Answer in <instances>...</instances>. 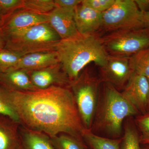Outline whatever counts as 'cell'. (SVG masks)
Wrapping results in <instances>:
<instances>
[{
    "label": "cell",
    "mask_w": 149,
    "mask_h": 149,
    "mask_svg": "<svg viewBox=\"0 0 149 149\" xmlns=\"http://www.w3.org/2000/svg\"><path fill=\"white\" fill-rule=\"evenodd\" d=\"M115 1L116 0H83L82 3L94 10L103 13L110 8Z\"/></svg>",
    "instance_id": "484cf974"
},
{
    "label": "cell",
    "mask_w": 149,
    "mask_h": 149,
    "mask_svg": "<svg viewBox=\"0 0 149 149\" xmlns=\"http://www.w3.org/2000/svg\"><path fill=\"white\" fill-rule=\"evenodd\" d=\"M141 20L144 28L149 29V12H141Z\"/></svg>",
    "instance_id": "f546056e"
},
{
    "label": "cell",
    "mask_w": 149,
    "mask_h": 149,
    "mask_svg": "<svg viewBox=\"0 0 149 149\" xmlns=\"http://www.w3.org/2000/svg\"><path fill=\"white\" fill-rule=\"evenodd\" d=\"M0 85L13 92L38 90L32 83L28 71L22 69L0 72Z\"/></svg>",
    "instance_id": "9a60e30c"
},
{
    "label": "cell",
    "mask_w": 149,
    "mask_h": 149,
    "mask_svg": "<svg viewBox=\"0 0 149 149\" xmlns=\"http://www.w3.org/2000/svg\"><path fill=\"white\" fill-rule=\"evenodd\" d=\"M57 8L54 0H24L20 9L41 14H48Z\"/></svg>",
    "instance_id": "7402d4cb"
},
{
    "label": "cell",
    "mask_w": 149,
    "mask_h": 149,
    "mask_svg": "<svg viewBox=\"0 0 149 149\" xmlns=\"http://www.w3.org/2000/svg\"><path fill=\"white\" fill-rule=\"evenodd\" d=\"M48 15V23L61 40L70 39L80 34L74 22V11L57 7Z\"/></svg>",
    "instance_id": "7c38bea8"
},
{
    "label": "cell",
    "mask_w": 149,
    "mask_h": 149,
    "mask_svg": "<svg viewBox=\"0 0 149 149\" xmlns=\"http://www.w3.org/2000/svg\"><path fill=\"white\" fill-rule=\"evenodd\" d=\"M10 97L24 127L50 138L65 133L83 140L86 128L70 88L52 86L27 92L10 91Z\"/></svg>",
    "instance_id": "6da1fadb"
},
{
    "label": "cell",
    "mask_w": 149,
    "mask_h": 149,
    "mask_svg": "<svg viewBox=\"0 0 149 149\" xmlns=\"http://www.w3.org/2000/svg\"><path fill=\"white\" fill-rule=\"evenodd\" d=\"M0 115L9 118L20 124V120L11 102L10 91L0 85Z\"/></svg>",
    "instance_id": "603a6c76"
},
{
    "label": "cell",
    "mask_w": 149,
    "mask_h": 149,
    "mask_svg": "<svg viewBox=\"0 0 149 149\" xmlns=\"http://www.w3.org/2000/svg\"><path fill=\"white\" fill-rule=\"evenodd\" d=\"M23 55L7 49L0 50V72H7L13 68Z\"/></svg>",
    "instance_id": "cb8c5ba5"
},
{
    "label": "cell",
    "mask_w": 149,
    "mask_h": 149,
    "mask_svg": "<svg viewBox=\"0 0 149 149\" xmlns=\"http://www.w3.org/2000/svg\"><path fill=\"white\" fill-rule=\"evenodd\" d=\"M102 80L85 70L70 85L83 126L91 130L95 116Z\"/></svg>",
    "instance_id": "5b68a950"
},
{
    "label": "cell",
    "mask_w": 149,
    "mask_h": 149,
    "mask_svg": "<svg viewBox=\"0 0 149 149\" xmlns=\"http://www.w3.org/2000/svg\"><path fill=\"white\" fill-rule=\"evenodd\" d=\"M19 132L22 149H56L47 134L30 130L20 125Z\"/></svg>",
    "instance_id": "e0dca14e"
},
{
    "label": "cell",
    "mask_w": 149,
    "mask_h": 149,
    "mask_svg": "<svg viewBox=\"0 0 149 149\" xmlns=\"http://www.w3.org/2000/svg\"><path fill=\"white\" fill-rule=\"evenodd\" d=\"M141 12H149V0H134Z\"/></svg>",
    "instance_id": "f1b7e54d"
},
{
    "label": "cell",
    "mask_w": 149,
    "mask_h": 149,
    "mask_svg": "<svg viewBox=\"0 0 149 149\" xmlns=\"http://www.w3.org/2000/svg\"><path fill=\"white\" fill-rule=\"evenodd\" d=\"M4 15L3 14L2 11L0 8V28L1 26L2 23Z\"/></svg>",
    "instance_id": "1f68e13d"
},
{
    "label": "cell",
    "mask_w": 149,
    "mask_h": 149,
    "mask_svg": "<svg viewBox=\"0 0 149 149\" xmlns=\"http://www.w3.org/2000/svg\"><path fill=\"white\" fill-rule=\"evenodd\" d=\"M134 120L139 131L141 145H149V113L139 114Z\"/></svg>",
    "instance_id": "d4e9b609"
},
{
    "label": "cell",
    "mask_w": 149,
    "mask_h": 149,
    "mask_svg": "<svg viewBox=\"0 0 149 149\" xmlns=\"http://www.w3.org/2000/svg\"><path fill=\"white\" fill-rule=\"evenodd\" d=\"M144 28L141 12L134 0H116L102 13L101 29L109 32L119 29Z\"/></svg>",
    "instance_id": "52a82bcc"
},
{
    "label": "cell",
    "mask_w": 149,
    "mask_h": 149,
    "mask_svg": "<svg viewBox=\"0 0 149 149\" xmlns=\"http://www.w3.org/2000/svg\"><path fill=\"white\" fill-rule=\"evenodd\" d=\"M109 55L130 57L149 47V29H119L100 37Z\"/></svg>",
    "instance_id": "8992f818"
},
{
    "label": "cell",
    "mask_w": 149,
    "mask_h": 149,
    "mask_svg": "<svg viewBox=\"0 0 149 149\" xmlns=\"http://www.w3.org/2000/svg\"><path fill=\"white\" fill-rule=\"evenodd\" d=\"M141 149H149V145H143Z\"/></svg>",
    "instance_id": "d6a6232c"
},
{
    "label": "cell",
    "mask_w": 149,
    "mask_h": 149,
    "mask_svg": "<svg viewBox=\"0 0 149 149\" xmlns=\"http://www.w3.org/2000/svg\"><path fill=\"white\" fill-rule=\"evenodd\" d=\"M23 3L24 0H0V8L4 16L21 8Z\"/></svg>",
    "instance_id": "4316f807"
},
{
    "label": "cell",
    "mask_w": 149,
    "mask_h": 149,
    "mask_svg": "<svg viewBox=\"0 0 149 149\" xmlns=\"http://www.w3.org/2000/svg\"><path fill=\"white\" fill-rule=\"evenodd\" d=\"M5 45L4 37L2 30L0 28V50L4 49Z\"/></svg>",
    "instance_id": "4dcf8cb0"
},
{
    "label": "cell",
    "mask_w": 149,
    "mask_h": 149,
    "mask_svg": "<svg viewBox=\"0 0 149 149\" xmlns=\"http://www.w3.org/2000/svg\"><path fill=\"white\" fill-rule=\"evenodd\" d=\"M56 149H87L83 140L65 133H61L50 138Z\"/></svg>",
    "instance_id": "ffe728a7"
},
{
    "label": "cell",
    "mask_w": 149,
    "mask_h": 149,
    "mask_svg": "<svg viewBox=\"0 0 149 149\" xmlns=\"http://www.w3.org/2000/svg\"><path fill=\"white\" fill-rule=\"evenodd\" d=\"M28 72L32 83L37 90H44L52 86L70 88L71 85V81L63 71L60 62Z\"/></svg>",
    "instance_id": "30bf717a"
},
{
    "label": "cell",
    "mask_w": 149,
    "mask_h": 149,
    "mask_svg": "<svg viewBox=\"0 0 149 149\" xmlns=\"http://www.w3.org/2000/svg\"><path fill=\"white\" fill-rule=\"evenodd\" d=\"M121 93L140 114L149 113V81L147 77L133 72Z\"/></svg>",
    "instance_id": "9c48e42d"
},
{
    "label": "cell",
    "mask_w": 149,
    "mask_h": 149,
    "mask_svg": "<svg viewBox=\"0 0 149 149\" xmlns=\"http://www.w3.org/2000/svg\"><path fill=\"white\" fill-rule=\"evenodd\" d=\"M128 118L124 125L120 149H141L139 134L134 120Z\"/></svg>",
    "instance_id": "d6986e66"
},
{
    "label": "cell",
    "mask_w": 149,
    "mask_h": 149,
    "mask_svg": "<svg viewBox=\"0 0 149 149\" xmlns=\"http://www.w3.org/2000/svg\"><path fill=\"white\" fill-rule=\"evenodd\" d=\"M48 21V14H41L19 9L4 16L1 29L3 34H5L27 29Z\"/></svg>",
    "instance_id": "8fae6325"
},
{
    "label": "cell",
    "mask_w": 149,
    "mask_h": 149,
    "mask_svg": "<svg viewBox=\"0 0 149 149\" xmlns=\"http://www.w3.org/2000/svg\"><path fill=\"white\" fill-rule=\"evenodd\" d=\"M54 2L57 7L74 11L82 0H54Z\"/></svg>",
    "instance_id": "83f0119b"
},
{
    "label": "cell",
    "mask_w": 149,
    "mask_h": 149,
    "mask_svg": "<svg viewBox=\"0 0 149 149\" xmlns=\"http://www.w3.org/2000/svg\"><path fill=\"white\" fill-rule=\"evenodd\" d=\"M82 138L91 149H120L122 140L121 139H109L99 136L91 130L86 129Z\"/></svg>",
    "instance_id": "ac0fdd59"
},
{
    "label": "cell",
    "mask_w": 149,
    "mask_h": 149,
    "mask_svg": "<svg viewBox=\"0 0 149 149\" xmlns=\"http://www.w3.org/2000/svg\"><path fill=\"white\" fill-rule=\"evenodd\" d=\"M130 63L133 72L143 75L149 81V47L130 57Z\"/></svg>",
    "instance_id": "44dd1931"
},
{
    "label": "cell",
    "mask_w": 149,
    "mask_h": 149,
    "mask_svg": "<svg viewBox=\"0 0 149 149\" xmlns=\"http://www.w3.org/2000/svg\"><path fill=\"white\" fill-rule=\"evenodd\" d=\"M3 34L4 49L23 55L39 52L56 51L61 39L48 22L36 24L16 32Z\"/></svg>",
    "instance_id": "277c9868"
},
{
    "label": "cell",
    "mask_w": 149,
    "mask_h": 149,
    "mask_svg": "<svg viewBox=\"0 0 149 149\" xmlns=\"http://www.w3.org/2000/svg\"><path fill=\"white\" fill-rule=\"evenodd\" d=\"M100 69L102 81L118 91L123 90L134 72L130 66V57L109 55L106 63Z\"/></svg>",
    "instance_id": "ba28073f"
},
{
    "label": "cell",
    "mask_w": 149,
    "mask_h": 149,
    "mask_svg": "<svg viewBox=\"0 0 149 149\" xmlns=\"http://www.w3.org/2000/svg\"><path fill=\"white\" fill-rule=\"evenodd\" d=\"M63 70L71 83L77 80L81 71L92 62L104 66L108 55L96 34L81 35L61 40L56 49Z\"/></svg>",
    "instance_id": "7a4b0ae2"
},
{
    "label": "cell",
    "mask_w": 149,
    "mask_h": 149,
    "mask_svg": "<svg viewBox=\"0 0 149 149\" xmlns=\"http://www.w3.org/2000/svg\"><path fill=\"white\" fill-rule=\"evenodd\" d=\"M74 18L77 31L81 35L96 34L101 29L102 13L94 10L82 3L74 10Z\"/></svg>",
    "instance_id": "4fadbf2b"
},
{
    "label": "cell",
    "mask_w": 149,
    "mask_h": 149,
    "mask_svg": "<svg viewBox=\"0 0 149 149\" xmlns=\"http://www.w3.org/2000/svg\"><path fill=\"white\" fill-rule=\"evenodd\" d=\"M104 92L99 100L91 130L99 131L113 139L122 135L125 118L140 114L139 111L113 86L104 83Z\"/></svg>",
    "instance_id": "3957f363"
},
{
    "label": "cell",
    "mask_w": 149,
    "mask_h": 149,
    "mask_svg": "<svg viewBox=\"0 0 149 149\" xmlns=\"http://www.w3.org/2000/svg\"><path fill=\"white\" fill-rule=\"evenodd\" d=\"M20 125L9 118L0 115V149H22Z\"/></svg>",
    "instance_id": "2e32d148"
},
{
    "label": "cell",
    "mask_w": 149,
    "mask_h": 149,
    "mask_svg": "<svg viewBox=\"0 0 149 149\" xmlns=\"http://www.w3.org/2000/svg\"><path fill=\"white\" fill-rule=\"evenodd\" d=\"M58 63L59 61L56 51L32 53L22 56L16 65L9 71L17 69L32 71L42 69Z\"/></svg>",
    "instance_id": "5bb4252c"
}]
</instances>
